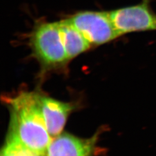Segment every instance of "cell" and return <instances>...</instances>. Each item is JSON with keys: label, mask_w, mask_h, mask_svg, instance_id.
I'll use <instances>...</instances> for the list:
<instances>
[{"label": "cell", "mask_w": 156, "mask_h": 156, "mask_svg": "<svg viewBox=\"0 0 156 156\" xmlns=\"http://www.w3.org/2000/svg\"><path fill=\"white\" fill-rule=\"evenodd\" d=\"M39 96L38 93L23 92L8 99L11 110L8 137L45 155L52 137L45 126L39 105Z\"/></svg>", "instance_id": "obj_1"}, {"label": "cell", "mask_w": 156, "mask_h": 156, "mask_svg": "<svg viewBox=\"0 0 156 156\" xmlns=\"http://www.w3.org/2000/svg\"><path fill=\"white\" fill-rule=\"evenodd\" d=\"M28 44L42 72L64 68L70 62L62 43L58 22L38 23L30 34Z\"/></svg>", "instance_id": "obj_2"}, {"label": "cell", "mask_w": 156, "mask_h": 156, "mask_svg": "<svg viewBox=\"0 0 156 156\" xmlns=\"http://www.w3.org/2000/svg\"><path fill=\"white\" fill-rule=\"evenodd\" d=\"M91 46L108 43L120 37L109 12H79L68 18Z\"/></svg>", "instance_id": "obj_3"}, {"label": "cell", "mask_w": 156, "mask_h": 156, "mask_svg": "<svg viewBox=\"0 0 156 156\" xmlns=\"http://www.w3.org/2000/svg\"><path fill=\"white\" fill-rule=\"evenodd\" d=\"M113 24L120 35L156 30V14L147 0L135 5L109 12Z\"/></svg>", "instance_id": "obj_4"}, {"label": "cell", "mask_w": 156, "mask_h": 156, "mask_svg": "<svg viewBox=\"0 0 156 156\" xmlns=\"http://www.w3.org/2000/svg\"><path fill=\"white\" fill-rule=\"evenodd\" d=\"M97 135L82 139L64 133L53 138L46 151V156H93Z\"/></svg>", "instance_id": "obj_5"}, {"label": "cell", "mask_w": 156, "mask_h": 156, "mask_svg": "<svg viewBox=\"0 0 156 156\" xmlns=\"http://www.w3.org/2000/svg\"><path fill=\"white\" fill-rule=\"evenodd\" d=\"M39 101L48 132L52 138H55L61 134L73 106L40 94Z\"/></svg>", "instance_id": "obj_6"}, {"label": "cell", "mask_w": 156, "mask_h": 156, "mask_svg": "<svg viewBox=\"0 0 156 156\" xmlns=\"http://www.w3.org/2000/svg\"><path fill=\"white\" fill-rule=\"evenodd\" d=\"M62 43L69 60L89 50V42L68 19L58 22Z\"/></svg>", "instance_id": "obj_7"}, {"label": "cell", "mask_w": 156, "mask_h": 156, "mask_svg": "<svg viewBox=\"0 0 156 156\" xmlns=\"http://www.w3.org/2000/svg\"><path fill=\"white\" fill-rule=\"evenodd\" d=\"M1 156H44L21 144L16 140L8 137Z\"/></svg>", "instance_id": "obj_8"}]
</instances>
